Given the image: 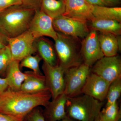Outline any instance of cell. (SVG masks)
Instances as JSON below:
<instances>
[{
	"instance_id": "6da1fadb",
	"label": "cell",
	"mask_w": 121,
	"mask_h": 121,
	"mask_svg": "<svg viewBox=\"0 0 121 121\" xmlns=\"http://www.w3.org/2000/svg\"><path fill=\"white\" fill-rule=\"evenodd\" d=\"M51 98L48 90L27 93L9 88L0 95V113L17 121H22L33 109L40 106H46Z\"/></svg>"
},
{
	"instance_id": "7a4b0ae2",
	"label": "cell",
	"mask_w": 121,
	"mask_h": 121,
	"mask_svg": "<svg viewBox=\"0 0 121 121\" xmlns=\"http://www.w3.org/2000/svg\"><path fill=\"white\" fill-rule=\"evenodd\" d=\"M35 11L21 4L0 12V30L9 38L21 35L28 30Z\"/></svg>"
},
{
	"instance_id": "3957f363",
	"label": "cell",
	"mask_w": 121,
	"mask_h": 121,
	"mask_svg": "<svg viewBox=\"0 0 121 121\" xmlns=\"http://www.w3.org/2000/svg\"><path fill=\"white\" fill-rule=\"evenodd\" d=\"M101 102L81 94L68 98L65 111L67 116L76 121H94L104 106Z\"/></svg>"
},
{
	"instance_id": "277c9868",
	"label": "cell",
	"mask_w": 121,
	"mask_h": 121,
	"mask_svg": "<svg viewBox=\"0 0 121 121\" xmlns=\"http://www.w3.org/2000/svg\"><path fill=\"white\" fill-rule=\"evenodd\" d=\"M54 48L58 64L65 71L71 68L77 66L83 63L80 51L78 48L74 38L57 32Z\"/></svg>"
},
{
	"instance_id": "5b68a950",
	"label": "cell",
	"mask_w": 121,
	"mask_h": 121,
	"mask_svg": "<svg viewBox=\"0 0 121 121\" xmlns=\"http://www.w3.org/2000/svg\"><path fill=\"white\" fill-rule=\"evenodd\" d=\"M91 67L84 63L69 68L65 71V87L64 93L68 97L82 94V91L88 76Z\"/></svg>"
},
{
	"instance_id": "8992f818",
	"label": "cell",
	"mask_w": 121,
	"mask_h": 121,
	"mask_svg": "<svg viewBox=\"0 0 121 121\" xmlns=\"http://www.w3.org/2000/svg\"><path fill=\"white\" fill-rule=\"evenodd\" d=\"M86 22L65 15L52 20L53 26L57 32L76 39H83L89 34Z\"/></svg>"
},
{
	"instance_id": "52a82bcc",
	"label": "cell",
	"mask_w": 121,
	"mask_h": 121,
	"mask_svg": "<svg viewBox=\"0 0 121 121\" xmlns=\"http://www.w3.org/2000/svg\"><path fill=\"white\" fill-rule=\"evenodd\" d=\"M35 39L28 30L13 38H9V46L13 60L20 62L26 56L36 52Z\"/></svg>"
},
{
	"instance_id": "ba28073f",
	"label": "cell",
	"mask_w": 121,
	"mask_h": 121,
	"mask_svg": "<svg viewBox=\"0 0 121 121\" xmlns=\"http://www.w3.org/2000/svg\"><path fill=\"white\" fill-rule=\"evenodd\" d=\"M91 72L101 77L111 83L121 78V60L117 55L104 56L98 60L91 68Z\"/></svg>"
},
{
	"instance_id": "9c48e42d",
	"label": "cell",
	"mask_w": 121,
	"mask_h": 121,
	"mask_svg": "<svg viewBox=\"0 0 121 121\" xmlns=\"http://www.w3.org/2000/svg\"><path fill=\"white\" fill-rule=\"evenodd\" d=\"M52 20L41 9L36 10L30 22L28 30L35 39L46 36L55 40L57 37V32L54 28Z\"/></svg>"
},
{
	"instance_id": "30bf717a",
	"label": "cell",
	"mask_w": 121,
	"mask_h": 121,
	"mask_svg": "<svg viewBox=\"0 0 121 121\" xmlns=\"http://www.w3.org/2000/svg\"><path fill=\"white\" fill-rule=\"evenodd\" d=\"M42 68L52 98L54 99L64 92L65 70L59 64L52 66L44 62Z\"/></svg>"
},
{
	"instance_id": "8fae6325",
	"label": "cell",
	"mask_w": 121,
	"mask_h": 121,
	"mask_svg": "<svg viewBox=\"0 0 121 121\" xmlns=\"http://www.w3.org/2000/svg\"><path fill=\"white\" fill-rule=\"evenodd\" d=\"M80 51L83 63L90 67L104 56L99 45L97 31L93 29L83 39Z\"/></svg>"
},
{
	"instance_id": "7c38bea8",
	"label": "cell",
	"mask_w": 121,
	"mask_h": 121,
	"mask_svg": "<svg viewBox=\"0 0 121 121\" xmlns=\"http://www.w3.org/2000/svg\"><path fill=\"white\" fill-rule=\"evenodd\" d=\"M110 84L99 76L91 72L83 87L82 93L103 102L106 99Z\"/></svg>"
},
{
	"instance_id": "4fadbf2b",
	"label": "cell",
	"mask_w": 121,
	"mask_h": 121,
	"mask_svg": "<svg viewBox=\"0 0 121 121\" xmlns=\"http://www.w3.org/2000/svg\"><path fill=\"white\" fill-rule=\"evenodd\" d=\"M91 7L86 0H66L63 15L86 22L91 21L95 18Z\"/></svg>"
},
{
	"instance_id": "5bb4252c",
	"label": "cell",
	"mask_w": 121,
	"mask_h": 121,
	"mask_svg": "<svg viewBox=\"0 0 121 121\" xmlns=\"http://www.w3.org/2000/svg\"><path fill=\"white\" fill-rule=\"evenodd\" d=\"M68 98L63 93L50 101L43 111L45 121H58L66 116L65 107Z\"/></svg>"
},
{
	"instance_id": "9a60e30c",
	"label": "cell",
	"mask_w": 121,
	"mask_h": 121,
	"mask_svg": "<svg viewBox=\"0 0 121 121\" xmlns=\"http://www.w3.org/2000/svg\"><path fill=\"white\" fill-rule=\"evenodd\" d=\"M25 72L27 76L21 85L20 91L25 93H35L49 91L45 77L42 74L36 73L33 71Z\"/></svg>"
},
{
	"instance_id": "2e32d148",
	"label": "cell",
	"mask_w": 121,
	"mask_h": 121,
	"mask_svg": "<svg viewBox=\"0 0 121 121\" xmlns=\"http://www.w3.org/2000/svg\"><path fill=\"white\" fill-rule=\"evenodd\" d=\"M20 61L13 60L7 68V79L9 87L12 90L19 91L21 87L26 78V72L23 73L20 69Z\"/></svg>"
},
{
	"instance_id": "e0dca14e",
	"label": "cell",
	"mask_w": 121,
	"mask_h": 121,
	"mask_svg": "<svg viewBox=\"0 0 121 121\" xmlns=\"http://www.w3.org/2000/svg\"><path fill=\"white\" fill-rule=\"evenodd\" d=\"M35 45L36 52L43 62L52 66L58 64V60L54 47L51 43L43 37L36 39Z\"/></svg>"
},
{
	"instance_id": "ac0fdd59",
	"label": "cell",
	"mask_w": 121,
	"mask_h": 121,
	"mask_svg": "<svg viewBox=\"0 0 121 121\" xmlns=\"http://www.w3.org/2000/svg\"><path fill=\"white\" fill-rule=\"evenodd\" d=\"M100 47L104 56H112L117 55L118 50L117 36L107 33L98 34Z\"/></svg>"
},
{
	"instance_id": "d6986e66",
	"label": "cell",
	"mask_w": 121,
	"mask_h": 121,
	"mask_svg": "<svg viewBox=\"0 0 121 121\" xmlns=\"http://www.w3.org/2000/svg\"><path fill=\"white\" fill-rule=\"evenodd\" d=\"M91 22L93 30L101 32L111 33L116 36L121 35V23L117 21L95 18Z\"/></svg>"
},
{
	"instance_id": "ffe728a7",
	"label": "cell",
	"mask_w": 121,
	"mask_h": 121,
	"mask_svg": "<svg viewBox=\"0 0 121 121\" xmlns=\"http://www.w3.org/2000/svg\"><path fill=\"white\" fill-rule=\"evenodd\" d=\"M91 11L95 18L101 19L113 20L121 23V7H110L91 5Z\"/></svg>"
},
{
	"instance_id": "44dd1931",
	"label": "cell",
	"mask_w": 121,
	"mask_h": 121,
	"mask_svg": "<svg viewBox=\"0 0 121 121\" xmlns=\"http://www.w3.org/2000/svg\"><path fill=\"white\" fill-rule=\"evenodd\" d=\"M40 9L53 19L65 13V0H42Z\"/></svg>"
},
{
	"instance_id": "7402d4cb",
	"label": "cell",
	"mask_w": 121,
	"mask_h": 121,
	"mask_svg": "<svg viewBox=\"0 0 121 121\" xmlns=\"http://www.w3.org/2000/svg\"><path fill=\"white\" fill-rule=\"evenodd\" d=\"M121 94V78H118L110 83L107 95V103L108 106L117 102Z\"/></svg>"
},
{
	"instance_id": "603a6c76",
	"label": "cell",
	"mask_w": 121,
	"mask_h": 121,
	"mask_svg": "<svg viewBox=\"0 0 121 121\" xmlns=\"http://www.w3.org/2000/svg\"><path fill=\"white\" fill-rule=\"evenodd\" d=\"M42 59L39 55H30L26 56L20 62V67L29 68L36 73L41 74L40 69V63Z\"/></svg>"
},
{
	"instance_id": "cb8c5ba5",
	"label": "cell",
	"mask_w": 121,
	"mask_h": 121,
	"mask_svg": "<svg viewBox=\"0 0 121 121\" xmlns=\"http://www.w3.org/2000/svg\"><path fill=\"white\" fill-rule=\"evenodd\" d=\"M102 114L110 121H121V111L117 102L102 108Z\"/></svg>"
},
{
	"instance_id": "d4e9b609",
	"label": "cell",
	"mask_w": 121,
	"mask_h": 121,
	"mask_svg": "<svg viewBox=\"0 0 121 121\" xmlns=\"http://www.w3.org/2000/svg\"><path fill=\"white\" fill-rule=\"evenodd\" d=\"M12 60L11 51L8 45L0 50V74L6 72Z\"/></svg>"
},
{
	"instance_id": "484cf974",
	"label": "cell",
	"mask_w": 121,
	"mask_h": 121,
	"mask_svg": "<svg viewBox=\"0 0 121 121\" xmlns=\"http://www.w3.org/2000/svg\"><path fill=\"white\" fill-rule=\"evenodd\" d=\"M22 121H45L43 111L39 107L33 109L25 117Z\"/></svg>"
},
{
	"instance_id": "4316f807",
	"label": "cell",
	"mask_w": 121,
	"mask_h": 121,
	"mask_svg": "<svg viewBox=\"0 0 121 121\" xmlns=\"http://www.w3.org/2000/svg\"><path fill=\"white\" fill-rule=\"evenodd\" d=\"M22 5L24 7L35 11L41 8L42 0H22Z\"/></svg>"
},
{
	"instance_id": "83f0119b",
	"label": "cell",
	"mask_w": 121,
	"mask_h": 121,
	"mask_svg": "<svg viewBox=\"0 0 121 121\" xmlns=\"http://www.w3.org/2000/svg\"><path fill=\"white\" fill-rule=\"evenodd\" d=\"M21 4L22 0H0V12L9 7Z\"/></svg>"
},
{
	"instance_id": "f1b7e54d",
	"label": "cell",
	"mask_w": 121,
	"mask_h": 121,
	"mask_svg": "<svg viewBox=\"0 0 121 121\" xmlns=\"http://www.w3.org/2000/svg\"><path fill=\"white\" fill-rule=\"evenodd\" d=\"M88 4L93 6H111L107 2L103 0H86Z\"/></svg>"
},
{
	"instance_id": "f546056e",
	"label": "cell",
	"mask_w": 121,
	"mask_h": 121,
	"mask_svg": "<svg viewBox=\"0 0 121 121\" xmlns=\"http://www.w3.org/2000/svg\"><path fill=\"white\" fill-rule=\"evenodd\" d=\"M9 38L0 30V50L8 45Z\"/></svg>"
},
{
	"instance_id": "4dcf8cb0",
	"label": "cell",
	"mask_w": 121,
	"mask_h": 121,
	"mask_svg": "<svg viewBox=\"0 0 121 121\" xmlns=\"http://www.w3.org/2000/svg\"><path fill=\"white\" fill-rule=\"evenodd\" d=\"M8 87V84L6 78H0V95L7 90Z\"/></svg>"
},
{
	"instance_id": "1f68e13d",
	"label": "cell",
	"mask_w": 121,
	"mask_h": 121,
	"mask_svg": "<svg viewBox=\"0 0 121 121\" xmlns=\"http://www.w3.org/2000/svg\"><path fill=\"white\" fill-rule=\"evenodd\" d=\"M0 121H17L11 117L0 113Z\"/></svg>"
},
{
	"instance_id": "d6a6232c",
	"label": "cell",
	"mask_w": 121,
	"mask_h": 121,
	"mask_svg": "<svg viewBox=\"0 0 121 121\" xmlns=\"http://www.w3.org/2000/svg\"><path fill=\"white\" fill-rule=\"evenodd\" d=\"M94 121H110L107 119L100 112L95 117Z\"/></svg>"
},
{
	"instance_id": "836d02e7",
	"label": "cell",
	"mask_w": 121,
	"mask_h": 121,
	"mask_svg": "<svg viewBox=\"0 0 121 121\" xmlns=\"http://www.w3.org/2000/svg\"><path fill=\"white\" fill-rule=\"evenodd\" d=\"M107 2L111 6H113L119 4L120 0H103Z\"/></svg>"
},
{
	"instance_id": "e575fe53",
	"label": "cell",
	"mask_w": 121,
	"mask_h": 121,
	"mask_svg": "<svg viewBox=\"0 0 121 121\" xmlns=\"http://www.w3.org/2000/svg\"><path fill=\"white\" fill-rule=\"evenodd\" d=\"M117 43L118 47V50L119 51L121 50V35L117 36Z\"/></svg>"
},
{
	"instance_id": "d590c367",
	"label": "cell",
	"mask_w": 121,
	"mask_h": 121,
	"mask_svg": "<svg viewBox=\"0 0 121 121\" xmlns=\"http://www.w3.org/2000/svg\"><path fill=\"white\" fill-rule=\"evenodd\" d=\"M58 121H75L74 120L72 119L70 117L68 116H66L65 117L63 118V119H61V120Z\"/></svg>"
},
{
	"instance_id": "8d00e7d4",
	"label": "cell",
	"mask_w": 121,
	"mask_h": 121,
	"mask_svg": "<svg viewBox=\"0 0 121 121\" xmlns=\"http://www.w3.org/2000/svg\"><path fill=\"white\" fill-rule=\"evenodd\" d=\"M59 0L65 1L66 0Z\"/></svg>"
}]
</instances>
